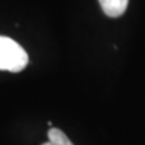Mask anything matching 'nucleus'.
Segmentation results:
<instances>
[{
    "mask_svg": "<svg viewBox=\"0 0 145 145\" xmlns=\"http://www.w3.org/2000/svg\"><path fill=\"white\" fill-rule=\"evenodd\" d=\"M105 15L109 18H118L126 11L129 0H98Z\"/></svg>",
    "mask_w": 145,
    "mask_h": 145,
    "instance_id": "obj_2",
    "label": "nucleus"
},
{
    "mask_svg": "<svg viewBox=\"0 0 145 145\" xmlns=\"http://www.w3.org/2000/svg\"><path fill=\"white\" fill-rule=\"evenodd\" d=\"M47 136H48V141L43 145H74L69 140L67 136L58 128H50Z\"/></svg>",
    "mask_w": 145,
    "mask_h": 145,
    "instance_id": "obj_3",
    "label": "nucleus"
},
{
    "mask_svg": "<svg viewBox=\"0 0 145 145\" xmlns=\"http://www.w3.org/2000/svg\"><path fill=\"white\" fill-rule=\"evenodd\" d=\"M27 63L28 55L24 48L8 36H0V70L19 72Z\"/></svg>",
    "mask_w": 145,
    "mask_h": 145,
    "instance_id": "obj_1",
    "label": "nucleus"
}]
</instances>
